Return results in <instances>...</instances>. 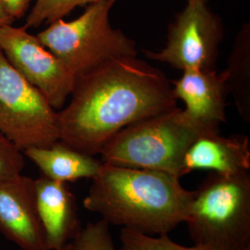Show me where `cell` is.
Segmentation results:
<instances>
[{"label": "cell", "instance_id": "1", "mask_svg": "<svg viewBox=\"0 0 250 250\" xmlns=\"http://www.w3.org/2000/svg\"><path fill=\"white\" fill-rule=\"evenodd\" d=\"M175 107L160 69L137 56L110 60L76 78L69 104L58 112L59 140L94 156L125 127Z\"/></svg>", "mask_w": 250, "mask_h": 250}, {"label": "cell", "instance_id": "2", "mask_svg": "<svg viewBox=\"0 0 250 250\" xmlns=\"http://www.w3.org/2000/svg\"><path fill=\"white\" fill-rule=\"evenodd\" d=\"M83 207L108 224L145 234H168L188 217L193 191L159 170L103 163L92 179Z\"/></svg>", "mask_w": 250, "mask_h": 250}, {"label": "cell", "instance_id": "3", "mask_svg": "<svg viewBox=\"0 0 250 250\" xmlns=\"http://www.w3.org/2000/svg\"><path fill=\"white\" fill-rule=\"evenodd\" d=\"M208 131L183 108L139 121L114 134L99 154L102 163L159 170L183 177V161L189 146Z\"/></svg>", "mask_w": 250, "mask_h": 250}, {"label": "cell", "instance_id": "4", "mask_svg": "<svg viewBox=\"0 0 250 250\" xmlns=\"http://www.w3.org/2000/svg\"><path fill=\"white\" fill-rule=\"evenodd\" d=\"M185 223L200 249L250 250V171L211 172L193 191Z\"/></svg>", "mask_w": 250, "mask_h": 250}, {"label": "cell", "instance_id": "5", "mask_svg": "<svg viewBox=\"0 0 250 250\" xmlns=\"http://www.w3.org/2000/svg\"><path fill=\"white\" fill-rule=\"evenodd\" d=\"M114 4L113 0L90 4L78 18L57 20L36 36L76 78L110 60L137 56L135 41L109 22Z\"/></svg>", "mask_w": 250, "mask_h": 250}, {"label": "cell", "instance_id": "6", "mask_svg": "<svg viewBox=\"0 0 250 250\" xmlns=\"http://www.w3.org/2000/svg\"><path fill=\"white\" fill-rule=\"evenodd\" d=\"M0 133L22 151L59 140L58 112L0 49Z\"/></svg>", "mask_w": 250, "mask_h": 250}, {"label": "cell", "instance_id": "7", "mask_svg": "<svg viewBox=\"0 0 250 250\" xmlns=\"http://www.w3.org/2000/svg\"><path fill=\"white\" fill-rule=\"evenodd\" d=\"M208 3L187 2L169 26L165 46L160 51L145 50L146 56L181 72L215 70L224 27L222 18Z\"/></svg>", "mask_w": 250, "mask_h": 250}, {"label": "cell", "instance_id": "8", "mask_svg": "<svg viewBox=\"0 0 250 250\" xmlns=\"http://www.w3.org/2000/svg\"><path fill=\"white\" fill-rule=\"evenodd\" d=\"M0 49L9 62L36 86L54 109H62L76 77L62 62L24 26H0Z\"/></svg>", "mask_w": 250, "mask_h": 250}, {"label": "cell", "instance_id": "9", "mask_svg": "<svg viewBox=\"0 0 250 250\" xmlns=\"http://www.w3.org/2000/svg\"><path fill=\"white\" fill-rule=\"evenodd\" d=\"M0 232L22 250H49L36 206L35 179L0 183Z\"/></svg>", "mask_w": 250, "mask_h": 250}, {"label": "cell", "instance_id": "10", "mask_svg": "<svg viewBox=\"0 0 250 250\" xmlns=\"http://www.w3.org/2000/svg\"><path fill=\"white\" fill-rule=\"evenodd\" d=\"M175 99L185 103L184 111L208 130H220L226 121V99L229 90L224 71L190 70L173 81Z\"/></svg>", "mask_w": 250, "mask_h": 250}, {"label": "cell", "instance_id": "11", "mask_svg": "<svg viewBox=\"0 0 250 250\" xmlns=\"http://www.w3.org/2000/svg\"><path fill=\"white\" fill-rule=\"evenodd\" d=\"M36 206L49 250H61L80 231L76 197L66 183L35 180Z\"/></svg>", "mask_w": 250, "mask_h": 250}, {"label": "cell", "instance_id": "12", "mask_svg": "<svg viewBox=\"0 0 250 250\" xmlns=\"http://www.w3.org/2000/svg\"><path fill=\"white\" fill-rule=\"evenodd\" d=\"M250 144L246 135L223 136L220 130L200 134L189 146L183 161L182 175L208 170L232 174L250 171Z\"/></svg>", "mask_w": 250, "mask_h": 250}, {"label": "cell", "instance_id": "13", "mask_svg": "<svg viewBox=\"0 0 250 250\" xmlns=\"http://www.w3.org/2000/svg\"><path fill=\"white\" fill-rule=\"evenodd\" d=\"M23 154L36 164L43 176L66 184L94 178L103 164L60 140L48 146L29 147Z\"/></svg>", "mask_w": 250, "mask_h": 250}, {"label": "cell", "instance_id": "14", "mask_svg": "<svg viewBox=\"0 0 250 250\" xmlns=\"http://www.w3.org/2000/svg\"><path fill=\"white\" fill-rule=\"evenodd\" d=\"M224 72L239 115L250 123V22L243 24L235 36Z\"/></svg>", "mask_w": 250, "mask_h": 250}, {"label": "cell", "instance_id": "15", "mask_svg": "<svg viewBox=\"0 0 250 250\" xmlns=\"http://www.w3.org/2000/svg\"><path fill=\"white\" fill-rule=\"evenodd\" d=\"M99 1L101 0H35V4L27 15L24 26L29 29L37 28L44 23L49 24L66 17L78 7L88 6Z\"/></svg>", "mask_w": 250, "mask_h": 250}, {"label": "cell", "instance_id": "16", "mask_svg": "<svg viewBox=\"0 0 250 250\" xmlns=\"http://www.w3.org/2000/svg\"><path fill=\"white\" fill-rule=\"evenodd\" d=\"M69 250H116L109 224L103 219L88 223L69 243Z\"/></svg>", "mask_w": 250, "mask_h": 250}, {"label": "cell", "instance_id": "17", "mask_svg": "<svg viewBox=\"0 0 250 250\" xmlns=\"http://www.w3.org/2000/svg\"><path fill=\"white\" fill-rule=\"evenodd\" d=\"M122 246L119 250H205L198 247L187 248L172 241L168 234L158 237L123 228L120 233Z\"/></svg>", "mask_w": 250, "mask_h": 250}, {"label": "cell", "instance_id": "18", "mask_svg": "<svg viewBox=\"0 0 250 250\" xmlns=\"http://www.w3.org/2000/svg\"><path fill=\"white\" fill-rule=\"evenodd\" d=\"M24 157L21 149L0 133V183L22 173Z\"/></svg>", "mask_w": 250, "mask_h": 250}, {"label": "cell", "instance_id": "19", "mask_svg": "<svg viewBox=\"0 0 250 250\" xmlns=\"http://www.w3.org/2000/svg\"><path fill=\"white\" fill-rule=\"evenodd\" d=\"M9 15L15 21L22 18L30 8L32 0H2Z\"/></svg>", "mask_w": 250, "mask_h": 250}, {"label": "cell", "instance_id": "20", "mask_svg": "<svg viewBox=\"0 0 250 250\" xmlns=\"http://www.w3.org/2000/svg\"><path fill=\"white\" fill-rule=\"evenodd\" d=\"M14 21L15 20L9 15L3 1L0 0V26L6 24H12Z\"/></svg>", "mask_w": 250, "mask_h": 250}, {"label": "cell", "instance_id": "21", "mask_svg": "<svg viewBox=\"0 0 250 250\" xmlns=\"http://www.w3.org/2000/svg\"><path fill=\"white\" fill-rule=\"evenodd\" d=\"M69 243H70V242H69ZM69 243H68V244H67V245H66V246H65V247L61 250H69Z\"/></svg>", "mask_w": 250, "mask_h": 250}, {"label": "cell", "instance_id": "22", "mask_svg": "<svg viewBox=\"0 0 250 250\" xmlns=\"http://www.w3.org/2000/svg\"><path fill=\"white\" fill-rule=\"evenodd\" d=\"M186 2H189V1H194V0H185ZM203 1H205V2H208L209 0H203Z\"/></svg>", "mask_w": 250, "mask_h": 250}]
</instances>
